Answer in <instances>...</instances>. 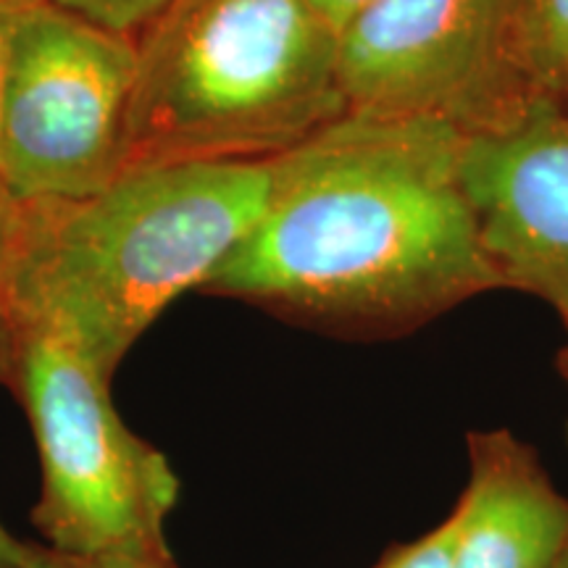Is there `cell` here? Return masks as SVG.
I'll return each instance as SVG.
<instances>
[{
  "instance_id": "cell-1",
  "label": "cell",
  "mask_w": 568,
  "mask_h": 568,
  "mask_svg": "<svg viewBox=\"0 0 568 568\" xmlns=\"http://www.w3.org/2000/svg\"><path fill=\"white\" fill-rule=\"evenodd\" d=\"M464 145L445 119L345 111L274 155L264 213L203 290L397 332L503 287Z\"/></svg>"
},
{
  "instance_id": "cell-2",
  "label": "cell",
  "mask_w": 568,
  "mask_h": 568,
  "mask_svg": "<svg viewBox=\"0 0 568 568\" xmlns=\"http://www.w3.org/2000/svg\"><path fill=\"white\" fill-rule=\"evenodd\" d=\"M268 190L272 159L172 161L124 169L77 201H11V339L53 337L111 379L161 311L243 243Z\"/></svg>"
},
{
  "instance_id": "cell-3",
  "label": "cell",
  "mask_w": 568,
  "mask_h": 568,
  "mask_svg": "<svg viewBox=\"0 0 568 568\" xmlns=\"http://www.w3.org/2000/svg\"><path fill=\"white\" fill-rule=\"evenodd\" d=\"M134 45L124 169L274 159L347 111L311 0H172Z\"/></svg>"
},
{
  "instance_id": "cell-4",
  "label": "cell",
  "mask_w": 568,
  "mask_h": 568,
  "mask_svg": "<svg viewBox=\"0 0 568 568\" xmlns=\"http://www.w3.org/2000/svg\"><path fill=\"white\" fill-rule=\"evenodd\" d=\"M9 379L30 416L42 487L34 527L74 560L172 564L166 521L180 479L113 408L111 379L74 347L11 339Z\"/></svg>"
},
{
  "instance_id": "cell-5",
  "label": "cell",
  "mask_w": 568,
  "mask_h": 568,
  "mask_svg": "<svg viewBox=\"0 0 568 568\" xmlns=\"http://www.w3.org/2000/svg\"><path fill=\"white\" fill-rule=\"evenodd\" d=\"M138 45L53 0H17L0 101V190L77 201L124 172Z\"/></svg>"
},
{
  "instance_id": "cell-6",
  "label": "cell",
  "mask_w": 568,
  "mask_h": 568,
  "mask_svg": "<svg viewBox=\"0 0 568 568\" xmlns=\"http://www.w3.org/2000/svg\"><path fill=\"white\" fill-rule=\"evenodd\" d=\"M514 13L516 0H372L339 30L347 111L435 116L474 132L521 109Z\"/></svg>"
},
{
  "instance_id": "cell-7",
  "label": "cell",
  "mask_w": 568,
  "mask_h": 568,
  "mask_svg": "<svg viewBox=\"0 0 568 568\" xmlns=\"http://www.w3.org/2000/svg\"><path fill=\"white\" fill-rule=\"evenodd\" d=\"M464 182L503 287L566 314L568 105L529 101L466 132Z\"/></svg>"
},
{
  "instance_id": "cell-8",
  "label": "cell",
  "mask_w": 568,
  "mask_h": 568,
  "mask_svg": "<svg viewBox=\"0 0 568 568\" xmlns=\"http://www.w3.org/2000/svg\"><path fill=\"white\" fill-rule=\"evenodd\" d=\"M453 568H556L568 500L506 432L471 439V479L450 518Z\"/></svg>"
},
{
  "instance_id": "cell-9",
  "label": "cell",
  "mask_w": 568,
  "mask_h": 568,
  "mask_svg": "<svg viewBox=\"0 0 568 568\" xmlns=\"http://www.w3.org/2000/svg\"><path fill=\"white\" fill-rule=\"evenodd\" d=\"M510 71L524 103L568 105V0H516Z\"/></svg>"
},
{
  "instance_id": "cell-10",
  "label": "cell",
  "mask_w": 568,
  "mask_h": 568,
  "mask_svg": "<svg viewBox=\"0 0 568 568\" xmlns=\"http://www.w3.org/2000/svg\"><path fill=\"white\" fill-rule=\"evenodd\" d=\"M53 3L80 13L111 32L132 34L159 17L172 0H53Z\"/></svg>"
},
{
  "instance_id": "cell-11",
  "label": "cell",
  "mask_w": 568,
  "mask_h": 568,
  "mask_svg": "<svg viewBox=\"0 0 568 568\" xmlns=\"http://www.w3.org/2000/svg\"><path fill=\"white\" fill-rule=\"evenodd\" d=\"M379 568H453V529L450 521L439 524L435 531L395 552Z\"/></svg>"
},
{
  "instance_id": "cell-12",
  "label": "cell",
  "mask_w": 568,
  "mask_h": 568,
  "mask_svg": "<svg viewBox=\"0 0 568 568\" xmlns=\"http://www.w3.org/2000/svg\"><path fill=\"white\" fill-rule=\"evenodd\" d=\"M9 195L0 190V379H9L11 361V326L6 311V234H9Z\"/></svg>"
},
{
  "instance_id": "cell-13",
  "label": "cell",
  "mask_w": 568,
  "mask_h": 568,
  "mask_svg": "<svg viewBox=\"0 0 568 568\" xmlns=\"http://www.w3.org/2000/svg\"><path fill=\"white\" fill-rule=\"evenodd\" d=\"M42 550L21 542L0 524V568H27Z\"/></svg>"
},
{
  "instance_id": "cell-14",
  "label": "cell",
  "mask_w": 568,
  "mask_h": 568,
  "mask_svg": "<svg viewBox=\"0 0 568 568\" xmlns=\"http://www.w3.org/2000/svg\"><path fill=\"white\" fill-rule=\"evenodd\" d=\"M311 3H314V9L339 32L345 27V21L351 19L355 11L364 9L366 3H372V0H311Z\"/></svg>"
},
{
  "instance_id": "cell-15",
  "label": "cell",
  "mask_w": 568,
  "mask_h": 568,
  "mask_svg": "<svg viewBox=\"0 0 568 568\" xmlns=\"http://www.w3.org/2000/svg\"><path fill=\"white\" fill-rule=\"evenodd\" d=\"M17 0H0V101H3V80H6V51H9V27L11 13Z\"/></svg>"
},
{
  "instance_id": "cell-16",
  "label": "cell",
  "mask_w": 568,
  "mask_h": 568,
  "mask_svg": "<svg viewBox=\"0 0 568 568\" xmlns=\"http://www.w3.org/2000/svg\"><path fill=\"white\" fill-rule=\"evenodd\" d=\"M67 560L69 568H174V564H134V560Z\"/></svg>"
},
{
  "instance_id": "cell-17",
  "label": "cell",
  "mask_w": 568,
  "mask_h": 568,
  "mask_svg": "<svg viewBox=\"0 0 568 568\" xmlns=\"http://www.w3.org/2000/svg\"><path fill=\"white\" fill-rule=\"evenodd\" d=\"M27 568H69V560L53 550H42Z\"/></svg>"
},
{
  "instance_id": "cell-18",
  "label": "cell",
  "mask_w": 568,
  "mask_h": 568,
  "mask_svg": "<svg viewBox=\"0 0 568 568\" xmlns=\"http://www.w3.org/2000/svg\"><path fill=\"white\" fill-rule=\"evenodd\" d=\"M556 568H568V548H566V552H564V558L558 560V566Z\"/></svg>"
},
{
  "instance_id": "cell-19",
  "label": "cell",
  "mask_w": 568,
  "mask_h": 568,
  "mask_svg": "<svg viewBox=\"0 0 568 568\" xmlns=\"http://www.w3.org/2000/svg\"><path fill=\"white\" fill-rule=\"evenodd\" d=\"M564 316H566V324H568V311H566V314H564Z\"/></svg>"
}]
</instances>
